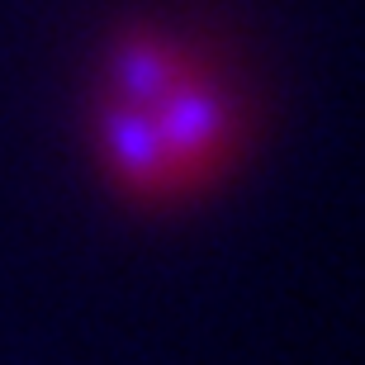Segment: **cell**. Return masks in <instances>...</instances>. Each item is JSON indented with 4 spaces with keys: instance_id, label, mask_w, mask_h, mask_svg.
I'll return each mask as SVG.
<instances>
[{
    "instance_id": "obj_1",
    "label": "cell",
    "mask_w": 365,
    "mask_h": 365,
    "mask_svg": "<svg viewBox=\"0 0 365 365\" xmlns=\"http://www.w3.org/2000/svg\"><path fill=\"white\" fill-rule=\"evenodd\" d=\"M91 157L138 209L214 195L252 143V95L223 48L176 19H128L95 62Z\"/></svg>"
}]
</instances>
